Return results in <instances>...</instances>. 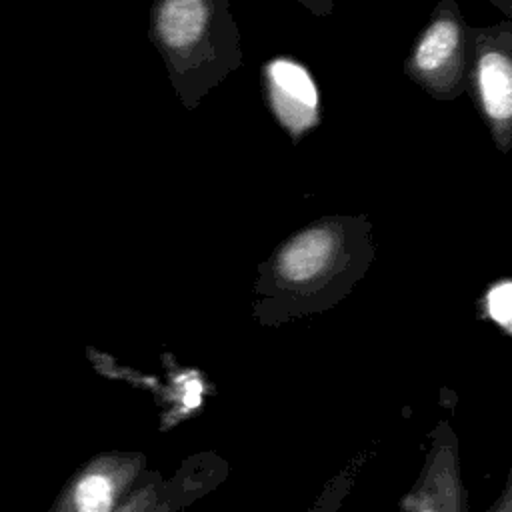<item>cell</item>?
I'll return each instance as SVG.
<instances>
[{"mask_svg": "<svg viewBox=\"0 0 512 512\" xmlns=\"http://www.w3.org/2000/svg\"><path fill=\"white\" fill-rule=\"evenodd\" d=\"M374 256V228L366 214L314 218L258 264L252 318L276 328L334 308L366 276Z\"/></svg>", "mask_w": 512, "mask_h": 512, "instance_id": "cell-1", "label": "cell"}, {"mask_svg": "<svg viewBox=\"0 0 512 512\" xmlns=\"http://www.w3.org/2000/svg\"><path fill=\"white\" fill-rule=\"evenodd\" d=\"M148 38L186 110H196L244 60L228 0H154Z\"/></svg>", "mask_w": 512, "mask_h": 512, "instance_id": "cell-2", "label": "cell"}, {"mask_svg": "<svg viewBox=\"0 0 512 512\" xmlns=\"http://www.w3.org/2000/svg\"><path fill=\"white\" fill-rule=\"evenodd\" d=\"M472 52L474 26L464 20L456 0H440L414 38L402 70L434 100H456L466 92Z\"/></svg>", "mask_w": 512, "mask_h": 512, "instance_id": "cell-3", "label": "cell"}, {"mask_svg": "<svg viewBox=\"0 0 512 512\" xmlns=\"http://www.w3.org/2000/svg\"><path fill=\"white\" fill-rule=\"evenodd\" d=\"M466 92L496 148L508 154L512 146V20L474 26Z\"/></svg>", "mask_w": 512, "mask_h": 512, "instance_id": "cell-4", "label": "cell"}, {"mask_svg": "<svg viewBox=\"0 0 512 512\" xmlns=\"http://www.w3.org/2000/svg\"><path fill=\"white\" fill-rule=\"evenodd\" d=\"M230 464L216 450L186 456L174 474L146 468L128 496L112 512H184L228 478Z\"/></svg>", "mask_w": 512, "mask_h": 512, "instance_id": "cell-5", "label": "cell"}, {"mask_svg": "<svg viewBox=\"0 0 512 512\" xmlns=\"http://www.w3.org/2000/svg\"><path fill=\"white\" fill-rule=\"evenodd\" d=\"M400 512H472L462 476L460 444L448 418L428 436L422 468L400 502Z\"/></svg>", "mask_w": 512, "mask_h": 512, "instance_id": "cell-6", "label": "cell"}, {"mask_svg": "<svg viewBox=\"0 0 512 512\" xmlns=\"http://www.w3.org/2000/svg\"><path fill=\"white\" fill-rule=\"evenodd\" d=\"M148 468L142 450H108L70 480L52 512H112Z\"/></svg>", "mask_w": 512, "mask_h": 512, "instance_id": "cell-7", "label": "cell"}, {"mask_svg": "<svg viewBox=\"0 0 512 512\" xmlns=\"http://www.w3.org/2000/svg\"><path fill=\"white\" fill-rule=\"evenodd\" d=\"M262 92L270 114L294 144L322 122L316 80L296 58L276 56L264 62Z\"/></svg>", "mask_w": 512, "mask_h": 512, "instance_id": "cell-8", "label": "cell"}, {"mask_svg": "<svg viewBox=\"0 0 512 512\" xmlns=\"http://www.w3.org/2000/svg\"><path fill=\"white\" fill-rule=\"evenodd\" d=\"M370 450L364 448L360 450L352 460H348L322 488V492L318 494V498L314 500V504L306 510V512H336L340 508V504L344 502V498L350 494L360 468L364 466V462L368 460Z\"/></svg>", "mask_w": 512, "mask_h": 512, "instance_id": "cell-9", "label": "cell"}, {"mask_svg": "<svg viewBox=\"0 0 512 512\" xmlns=\"http://www.w3.org/2000/svg\"><path fill=\"white\" fill-rule=\"evenodd\" d=\"M482 316L498 324L506 334H510V312H512V282L510 278H500L492 282L480 298Z\"/></svg>", "mask_w": 512, "mask_h": 512, "instance_id": "cell-10", "label": "cell"}, {"mask_svg": "<svg viewBox=\"0 0 512 512\" xmlns=\"http://www.w3.org/2000/svg\"><path fill=\"white\" fill-rule=\"evenodd\" d=\"M484 512H512V480L506 478L500 496Z\"/></svg>", "mask_w": 512, "mask_h": 512, "instance_id": "cell-11", "label": "cell"}, {"mask_svg": "<svg viewBox=\"0 0 512 512\" xmlns=\"http://www.w3.org/2000/svg\"><path fill=\"white\" fill-rule=\"evenodd\" d=\"M314 16H330L334 12V0H298Z\"/></svg>", "mask_w": 512, "mask_h": 512, "instance_id": "cell-12", "label": "cell"}, {"mask_svg": "<svg viewBox=\"0 0 512 512\" xmlns=\"http://www.w3.org/2000/svg\"><path fill=\"white\" fill-rule=\"evenodd\" d=\"M496 8L502 10L506 20H512V0H490Z\"/></svg>", "mask_w": 512, "mask_h": 512, "instance_id": "cell-13", "label": "cell"}, {"mask_svg": "<svg viewBox=\"0 0 512 512\" xmlns=\"http://www.w3.org/2000/svg\"><path fill=\"white\" fill-rule=\"evenodd\" d=\"M384 2H388V0H384Z\"/></svg>", "mask_w": 512, "mask_h": 512, "instance_id": "cell-14", "label": "cell"}]
</instances>
